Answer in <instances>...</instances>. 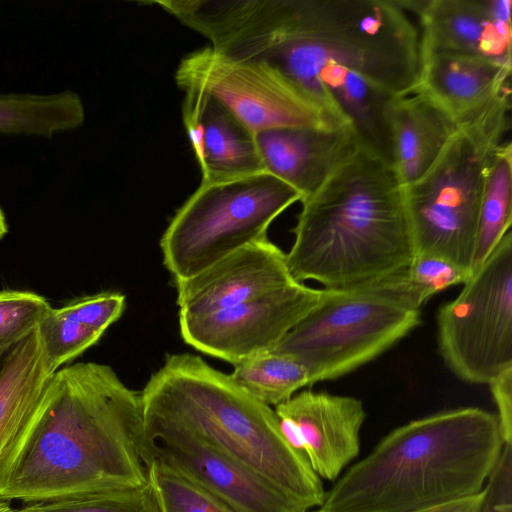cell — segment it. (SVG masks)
<instances>
[{
  "instance_id": "52a82bcc",
  "label": "cell",
  "mask_w": 512,
  "mask_h": 512,
  "mask_svg": "<svg viewBox=\"0 0 512 512\" xmlns=\"http://www.w3.org/2000/svg\"><path fill=\"white\" fill-rule=\"evenodd\" d=\"M301 199L297 190L266 171L201 183L161 237L163 263L174 281L189 278L267 237L272 221Z\"/></svg>"
},
{
  "instance_id": "cb8c5ba5",
  "label": "cell",
  "mask_w": 512,
  "mask_h": 512,
  "mask_svg": "<svg viewBox=\"0 0 512 512\" xmlns=\"http://www.w3.org/2000/svg\"><path fill=\"white\" fill-rule=\"evenodd\" d=\"M472 273L443 258L415 254L404 270L370 283L401 305L419 310L433 295L458 284H464Z\"/></svg>"
},
{
  "instance_id": "836d02e7",
  "label": "cell",
  "mask_w": 512,
  "mask_h": 512,
  "mask_svg": "<svg viewBox=\"0 0 512 512\" xmlns=\"http://www.w3.org/2000/svg\"><path fill=\"white\" fill-rule=\"evenodd\" d=\"M8 232V226L5 220L4 213L0 207V239H2Z\"/></svg>"
},
{
  "instance_id": "83f0119b",
  "label": "cell",
  "mask_w": 512,
  "mask_h": 512,
  "mask_svg": "<svg viewBox=\"0 0 512 512\" xmlns=\"http://www.w3.org/2000/svg\"><path fill=\"white\" fill-rule=\"evenodd\" d=\"M51 309L48 301L36 293L0 291V357L34 332Z\"/></svg>"
},
{
  "instance_id": "6da1fadb",
  "label": "cell",
  "mask_w": 512,
  "mask_h": 512,
  "mask_svg": "<svg viewBox=\"0 0 512 512\" xmlns=\"http://www.w3.org/2000/svg\"><path fill=\"white\" fill-rule=\"evenodd\" d=\"M191 28L265 65L392 165L389 101L418 81L419 30L398 0H201Z\"/></svg>"
},
{
  "instance_id": "7c38bea8",
  "label": "cell",
  "mask_w": 512,
  "mask_h": 512,
  "mask_svg": "<svg viewBox=\"0 0 512 512\" xmlns=\"http://www.w3.org/2000/svg\"><path fill=\"white\" fill-rule=\"evenodd\" d=\"M324 288L294 282L254 300L196 318H179L183 340L236 365L269 352L321 301Z\"/></svg>"
},
{
  "instance_id": "277c9868",
  "label": "cell",
  "mask_w": 512,
  "mask_h": 512,
  "mask_svg": "<svg viewBox=\"0 0 512 512\" xmlns=\"http://www.w3.org/2000/svg\"><path fill=\"white\" fill-rule=\"evenodd\" d=\"M300 202L295 239L286 254L297 282L353 289L394 275L413 261L403 186L392 165L364 148Z\"/></svg>"
},
{
  "instance_id": "603a6c76",
  "label": "cell",
  "mask_w": 512,
  "mask_h": 512,
  "mask_svg": "<svg viewBox=\"0 0 512 512\" xmlns=\"http://www.w3.org/2000/svg\"><path fill=\"white\" fill-rule=\"evenodd\" d=\"M230 376L245 392L268 406L287 401L309 385L308 372L301 362L271 351L236 364Z\"/></svg>"
},
{
  "instance_id": "7402d4cb",
  "label": "cell",
  "mask_w": 512,
  "mask_h": 512,
  "mask_svg": "<svg viewBox=\"0 0 512 512\" xmlns=\"http://www.w3.org/2000/svg\"><path fill=\"white\" fill-rule=\"evenodd\" d=\"M512 144L502 141L493 150L485 176L481 199L472 272L511 231Z\"/></svg>"
},
{
  "instance_id": "ba28073f",
  "label": "cell",
  "mask_w": 512,
  "mask_h": 512,
  "mask_svg": "<svg viewBox=\"0 0 512 512\" xmlns=\"http://www.w3.org/2000/svg\"><path fill=\"white\" fill-rule=\"evenodd\" d=\"M420 323L409 309L371 284L324 288V295L271 352L297 359L309 385L339 378L375 359Z\"/></svg>"
},
{
  "instance_id": "8fae6325",
  "label": "cell",
  "mask_w": 512,
  "mask_h": 512,
  "mask_svg": "<svg viewBox=\"0 0 512 512\" xmlns=\"http://www.w3.org/2000/svg\"><path fill=\"white\" fill-rule=\"evenodd\" d=\"M148 461L158 460L200 486L234 512H307L264 478L177 423L144 412Z\"/></svg>"
},
{
  "instance_id": "9a60e30c",
  "label": "cell",
  "mask_w": 512,
  "mask_h": 512,
  "mask_svg": "<svg viewBox=\"0 0 512 512\" xmlns=\"http://www.w3.org/2000/svg\"><path fill=\"white\" fill-rule=\"evenodd\" d=\"M255 139L265 171L297 190L301 200L317 191L362 147L349 126L277 127L255 133Z\"/></svg>"
},
{
  "instance_id": "5bb4252c",
  "label": "cell",
  "mask_w": 512,
  "mask_h": 512,
  "mask_svg": "<svg viewBox=\"0 0 512 512\" xmlns=\"http://www.w3.org/2000/svg\"><path fill=\"white\" fill-rule=\"evenodd\" d=\"M174 282L179 318H196L254 300L297 281L289 272L286 253L265 237L189 278Z\"/></svg>"
},
{
  "instance_id": "7a4b0ae2",
  "label": "cell",
  "mask_w": 512,
  "mask_h": 512,
  "mask_svg": "<svg viewBox=\"0 0 512 512\" xmlns=\"http://www.w3.org/2000/svg\"><path fill=\"white\" fill-rule=\"evenodd\" d=\"M141 392L108 365H66L0 461V498L27 503L148 482Z\"/></svg>"
},
{
  "instance_id": "8992f818",
  "label": "cell",
  "mask_w": 512,
  "mask_h": 512,
  "mask_svg": "<svg viewBox=\"0 0 512 512\" xmlns=\"http://www.w3.org/2000/svg\"><path fill=\"white\" fill-rule=\"evenodd\" d=\"M510 97L459 126L430 169L403 186L416 254L472 272L488 162L509 129Z\"/></svg>"
},
{
  "instance_id": "f1b7e54d",
  "label": "cell",
  "mask_w": 512,
  "mask_h": 512,
  "mask_svg": "<svg viewBox=\"0 0 512 512\" xmlns=\"http://www.w3.org/2000/svg\"><path fill=\"white\" fill-rule=\"evenodd\" d=\"M125 308V296L118 292H103L85 296L58 308L87 328L103 334Z\"/></svg>"
},
{
  "instance_id": "1f68e13d",
  "label": "cell",
  "mask_w": 512,
  "mask_h": 512,
  "mask_svg": "<svg viewBox=\"0 0 512 512\" xmlns=\"http://www.w3.org/2000/svg\"><path fill=\"white\" fill-rule=\"evenodd\" d=\"M484 499V490L475 496L438 506L422 512H480Z\"/></svg>"
},
{
  "instance_id": "4dcf8cb0",
  "label": "cell",
  "mask_w": 512,
  "mask_h": 512,
  "mask_svg": "<svg viewBox=\"0 0 512 512\" xmlns=\"http://www.w3.org/2000/svg\"><path fill=\"white\" fill-rule=\"evenodd\" d=\"M497 406L502 437L505 444H512V368L507 369L488 383Z\"/></svg>"
},
{
  "instance_id": "f546056e",
  "label": "cell",
  "mask_w": 512,
  "mask_h": 512,
  "mask_svg": "<svg viewBox=\"0 0 512 512\" xmlns=\"http://www.w3.org/2000/svg\"><path fill=\"white\" fill-rule=\"evenodd\" d=\"M480 512H512V444H505L484 487Z\"/></svg>"
},
{
  "instance_id": "484cf974",
  "label": "cell",
  "mask_w": 512,
  "mask_h": 512,
  "mask_svg": "<svg viewBox=\"0 0 512 512\" xmlns=\"http://www.w3.org/2000/svg\"><path fill=\"white\" fill-rule=\"evenodd\" d=\"M147 476L160 512H234L158 460L150 461Z\"/></svg>"
},
{
  "instance_id": "d4e9b609",
  "label": "cell",
  "mask_w": 512,
  "mask_h": 512,
  "mask_svg": "<svg viewBox=\"0 0 512 512\" xmlns=\"http://www.w3.org/2000/svg\"><path fill=\"white\" fill-rule=\"evenodd\" d=\"M20 512H160L153 490L145 485L51 501L27 503Z\"/></svg>"
},
{
  "instance_id": "e575fe53",
  "label": "cell",
  "mask_w": 512,
  "mask_h": 512,
  "mask_svg": "<svg viewBox=\"0 0 512 512\" xmlns=\"http://www.w3.org/2000/svg\"><path fill=\"white\" fill-rule=\"evenodd\" d=\"M5 356H6V355H5ZM5 356H4V357H5ZM4 357H0V370H1V368H2V365H3V360H4Z\"/></svg>"
},
{
  "instance_id": "3957f363",
  "label": "cell",
  "mask_w": 512,
  "mask_h": 512,
  "mask_svg": "<svg viewBox=\"0 0 512 512\" xmlns=\"http://www.w3.org/2000/svg\"><path fill=\"white\" fill-rule=\"evenodd\" d=\"M504 445L497 415L478 407L412 420L337 478L316 512H422L478 495Z\"/></svg>"
},
{
  "instance_id": "5b68a950",
  "label": "cell",
  "mask_w": 512,
  "mask_h": 512,
  "mask_svg": "<svg viewBox=\"0 0 512 512\" xmlns=\"http://www.w3.org/2000/svg\"><path fill=\"white\" fill-rule=\"evenodd\" d=\"M143 411L165 417L239 462L308 510L325 499L307 458L283 438L275 411L199 356L168 355L141 391Z\"/></svg>"
},
{
  "instance_id": "2e32d148",
  "label": "cell",
  "mask_w": 512,
  "mask_h": 512,
  "mask_svg": "<svg viewBox=\"0 0 512 512\" xmlns=\"http://www.w3.org/2000/svg\"><path fill=\"white\" fill-rule=\"evenodd\" d=\"M274 411L297 425L306 445V458L320 478L337 480L357 457L366 418L358 398L304 390L278 404Z\"/></svg>"
},
{
  "instance_id": "4fadbf2b",
  "label": "cell",
  "mask_w": 512,
  "mask_h": 512,
  "mask_svg": "<svg viewBox=\"0 0 512 512\" xmlns=\"http://www.w3.org/2000/svg\"><path fill=\"white\" fill-rule=\"evenodd\" d=\"M417 18L420 57L449 53L512 65L511 0H398Z\"/></svg>"
},
{
  "instance_id": "d6986e66",
  "label": "cell",
  "mask_w": 512,
  "mask_h": 512,
  "mask_svg": "<svg viewBox=\"0 0 512 512\" xmlns=\"http://www.w3.org/2000/svg\"><path fill=\"white\" fill-rule=\"evenodd\" d=\"M386 119L392 166L402 186L430 169L458 128L417 84L389 101Z\"/></svg>"
},
{
  "instance_id": "ac0fdd59",
  "label": "cell",
  "mask_w": 512,
  "mask_h": 512,
  "mask_svg": "<svg viewBox=\"0 0 512 512\" xmlns=\"http://www.w3.org/2000/svg\"><path fill=\"white\" fill-rule=\"evenodd\" d=\"M512 65L460 54L420 57L417 85L462 126L511 95Z\"/></svg>"
},
{
  "instance_id": "d590c367",
  "label": "cell",
  "mask_w": 512,
  "mask_h": 512,
  "mask_svg": "<svg viewBox=\"0 0 512 512\" xmlns=\"http://www.w3.org/2000/svg\"><path fill=\"white\" fill-rule=\"evenodd\" d=\"M314 512H316V511H314Z\"/></svg>"
},
{
  "instance_id": "e0dca14e",
  "label": "cell",
  "mask_w": 512,
  "mask_h": 512,
  "mask_svg": "<svg viewBox=\"0 0 512 512\" xmlns=\"http://www.w3.org/2000/svg\"><path fill=\"white\" fill-rule=\"evenodd\" d=\"M182 119L200 166L201 183L265 171L255 133L210 94L198 89L185 90Z\"/></svg>"
},
{
  "instance_id": "44dd1931",
  "label": "cell",
  "mask_w": 512,
  "mask_h": 512,
  "mask_svg": "<svg viewBox=\"0 0 512 512\" xmlns=\"http://www.w3.org/2000/svg\"><path fill=\"white\" fill-rule=\"evenodd\" d=\"M84 121V105L74 91L0 93V134L50 138L77 129Z\"/></svg>"
},
{
  "instance_id": "d6a6232c",
  "label": "cell",
  "mask_w": 512,
  "mask_h": 512,
  "mask_svg": "<svg viewBox=\"0 0 512 512\" xmlns=\"http://www.w3.org/2000/svg\"><path fill=\"white\" fill-rule=\"evenodd\" d=\"M0 512H20L19 507H13L11 501L0 498Z\"/></svg>"
},
{
  "instance_id": "4316f807",
  "label": "cell",
  "mask_w": 512,
  "mask_h": 512,
  "mask_svg": "<svg viewBox=\"0 0 512 512\" xmlns=\"http://www.w3.org/2000/svg\"><path fill=\"white\" fill-rule=\"evenodd\" d=\"M37 333L50 375L81 355L102 336L54 308L39 323Z\"/></svg>"
},
{
  "instance_id": "ffe728a7",
  "label": "cell",
  "mask_w": 512,
  "mask_h": 512,
  "mask_svg": "<svg viewBox=\"0 0 512 512\" xmlns=\"http://www.w3.org/2000/svg\"><path fill=\"white\" fill-rule=\"evenodd\" d=\"M51 376L37 329L4 357L0 370V461L36 407Z\"/></svg>"
},
{
  "instance_id": "9c48e42d",
  "label": "cell",
  "mask_w": 512,
  "mask_h": 512,
  "mask_svg": "<svg viewBox=\"0 0 512 512\" xmlns=\"http://www.w3.org/2000/svg\"><path fill=\"white\" fill-rule=\"evenodd\" d=\"M441 356L462 381L488 384L512 368V233L437 313Z\"/></svg>"
},
{
  "instance_id": "30bf717a",
  "label": "cell",
  "mask_w": 512,
  "mask_h": 512,
  "mask_svg": "<svg viewBox=\"0 0 512 512\" xmlns=\"http://www.w3.org/2000/svg\"><path fill=\"white\" fill-rule=\"evenodd\" d=\"M175 80L184 91L213 96L254 133L287 126L343 127L269 67L229 59L210 46L185 56Z\"/></svg>"
}]
</instances>
